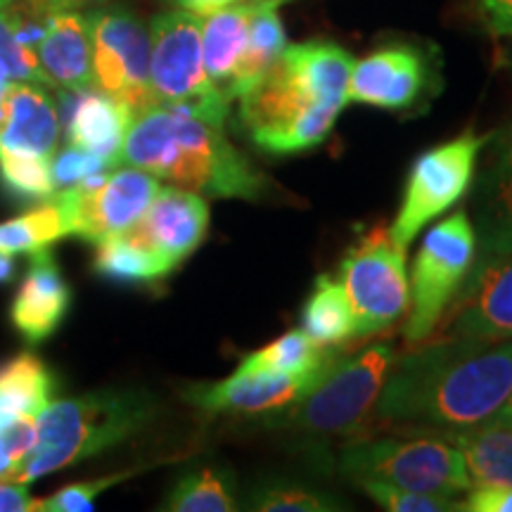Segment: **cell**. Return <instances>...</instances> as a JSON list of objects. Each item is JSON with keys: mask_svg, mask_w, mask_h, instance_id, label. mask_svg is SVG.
Segmentation results:
<instances>
[{"mask_svg": "<svg viewBox=\"0 0 512 512\" xmlns=\"http://www.w3.org/2000/svg\"><path fill=\"white\" fill-rule=\"evenodd\" d=\"M512 392V339L439 337L396 358L375 403L394 425L458 432L494 420Z\"/></svg>", "mask_w": 512, "mask_h": 512, "instance_id": "cell-1", "label": "cell"}, {"mask_svg": "<svg viewBox=\"0 0 512 512\" xmlns=\"http://www.w3.org/2000/svg\"><path fill=\"white\" fill-rule=\"evenodd\" d=\"M119 166H136L178 188L223 200H259L268 185L221 126L162 105L133 114Z\"/></svg>", "mask_w": 512, "mask_h": 512, "instance_id": "cell-2", "label": "cell"}, {"mask_svg": "<svg viewBox=\"0 0 512 512\" xmlns=\"http://www.w3.org/2000/svg\"><path fill=\"white\" fill-rule=\"evenodd\" d=\"M155 415V403L136 389H105L48 403L36 418V444L5 482L29 484L48 472L81 463L124 444Z\"/></svg>", "mask_w": 512, "mask_h": 512, "instance_id": "cell-3", "label": "cell"}, {"mask_svg": "<svg viewBox=\"0 0 512 512\" xmlns=\"http://www.w3.org/2000/svg\"><path fill=\"white\" fill-rule=\"evenodd\" d=\"M342 107L320 100L280 60L240 98V119L254 145L275 157L302 155L325 143Z\"/></svg>", "mask_w": 512, "mask_h": 512, "instance_id": "cell-4", "label": "cell"}, {"mask_svg": "<svg viewBox=\"0 0 512 512\" xmlns=\"http://www.w3.org/2000/svg\"><path fill=\"white\" fill-rule=\"evenodd\" d=\"M150 86L155 105L195 114L214 126H226L230 100L204 72L200 15L178 8L152 19Z\"/></svg>", "mask_w": 512, "mask_h": 512, "instance_id": "cell-5", "label": "cell"}, {"mask_svg": "<svg viewBox=\"0 0 512 512\" xmlns=\"http://www.w3.org/2000/svg\"><path fill=\"white\" fill-rule=\"evenodd\" d=\"M394 363L396 351L389 342L373 344L351 356L342 354L323 380L294 401L290 411L283 408L271 425L318 434L356 430L375 408Z\"/></svg>", "mask_w": 512, "mask_h": 512, "instance_id": "cell-6", "label": "cell"}, {"mask_svg": "<svg viewBox=\"0 0 512 512\" xmlns=\"http://www.w3.org/2000/svg\"><path fill=\"white\" fill-rule=\"evenodd\" d=\"M339 467L351 479H384L453 501L472 486L463 453L444 437L363 439L344 448Z\"/></svg>", "mask_w": 512, "mask_h": 512, "instance_id": "cell-7", "label": "cell"}, {"mask_svg": "<svg viewBox=\"0 0 512 512\" xmlns=\"http://www.w3.org/2000/svg\"><path fill=\"white\" fill-rule=\"evenodd\" d=\"M475 259L477 230L467 211H456L427 233L413 266V309L406 323L408 344H422L434 335L439 320L475 266Z\"/></svg>", "mask_w": 512, "mask_h": 512, "instance_id": "cell-8", "label": "cell"}, {"mask_svg": "<svg viewBox=\"0 0 512 512\" xmlns=\"http://www.w3.org/2000/svg\"><path fill=\"white\" fill-rule=\"evenodd\" d=\"M491 136L465 131L415 159L408 174L399 214L389 228L396 245L406 249L427 223L460 202L475 181L477 159Z\"/></svg>", "mask_w": 512, "mask_h": 512, "instance_id": "cell-9", "label": "cell"}, {"mask_svg": "<svg viewBox=\"0 0 512 512\" xmlns=\"http://www.w3.org/2000/svg\"><path fill=\"white\" fill-rule=\"evenodd\" d=\"M339 275L354 313V335L368 337L387 330L411 302L406 249L387 228H373L344 256Z\"/></svg>", "mask_w": 512, "mask_h": 512, "instance_id": "cell-10", "label": "cell"}, {"mask_svg": "<svg viewBox=\"0 0 512 512\" xmlns=\"http://www.w3.org/2000/svg\"><path fill=\"white\" fill-rule=\"evenodd\" d=\"M159 192V178L136 166L100 171L86 181L55 190L69 235L98 242L136 226Z\"/></svg>", "mask_w": 512, "mask_h": 512, "instance_id": "cell-11", "label": "cell"}, {"mask_svg": "<svg viewBox=\"0 0 512 512\" xmlns=\"http://www.w3.org/2000/svg\"><path fill=\"white\" fill-rule=\"evenodd\" d=\"M93 43L95 88L133 114L155 105L150 86V29L124 8H102L88 15Z\"/></svg>", "mask_w": 512, "mask_h": 512, "instance_id": "cell-12", "label": "cell"}, {"mask_svg": "<svg viewBox=\"0 0 512 512\" xmlns=\"http://www.w3.org/2000/svg\"><path fill=\"white\" fill-rule=\"evenodd\" d=\"M444 316L448 323L441 337L512 339V256L475 261Z\"/></svg>", "mask_w": 512, "mask_h": 512, "instance_id": "cell-13", "label": "cell"}, {"mask_svg": "<svg viewBox=\"0 0 512 512\" xmlns=\"http://www.w3.org/2000/svg\"><path fill=\"white\" fill-rule=\"evenodd\" d=\"M209 228V207L202 195L185 188H159L136 226L124 233L155 252L171 271L202 245Z\"/></svg>", "mask_w": 512, "mask_h": 512, "instance_id": "cell-14", "label": "cell"}, {"mask_svg": "<svg viewBox=\"0 0 512 512\" xmlns=\"http://www.w3.org/2000/svg\"><path fill=\"white\" fill-rule=\"evenodd\" d=\"M430 83L425 55L413 46H389L354 62L347 102L403 112L418 105Z\"/></svg>", "mask_w": 512, "mask_h": 512, "instance_id": "cell-15", "label": "cell"}, {"mask_svg": "<svg viewBox=\"0 0 512 512\" xmlns=\"http://www.w3.org/2000/svg\"><path fill=\"white\" fill-rule=\"evenodd\" d=\"M335 363H330V366L325 368L311 370V373L304 375L233 373L226 377V380L195 384V387H190L188 392L183 394V399L188 401L190 406H195L197 411L209 415L283 411V408L292 406L294 401L302 399L304 394H309Z\"/></svg>", "mask_w": 512, "mask_h": 512, "instance_id": "cell-16", "label": "cell"}, {"mask_svg": "<svg viewBox=\"0 0 512 512\" xmlns=\"http://www.w3.org/2000/svg\"><path fill=\"white\" fill-rule=\"evenodd\" d=\"M36 55L46 86L72 93L95 88L88 15H81L79 10H57L50 17Z\"/></svg>", "mask_w": 512, "mask_h": 512, "instance_id": "cell-17", "label": "cell"}, {"mask_svg": "<svg viewBox=\"0 0 512 512\" xmlns=\"http://www.w3.org/2000/svg\"><path fill=\"white\" fill-rule=\"evenodd\" d=\"M60 140V114L41 83L12 81L0 121V150L53 159Z\"/></svg>", "mask_w": 512, "mask_h": 512, "instance_id": "cell-18", "label": "cell"}, {"mask_svg": "<svg viewBox=\"0 0 512 512\" xmlns=\"http://www.w3.org/2000/svg\"><path fill=\"white\" fill-rule=\"evenodd\" d=\"M69 287L48 247L31 252V264L12 304V323L29 342H41L62 323L69 309Z\"/></svg>", "mask_w": 512, "mask_h": 512, "instance_id": "cell-19", "label": "cell"}, {"mask_svg": "<svg viewBox=\"0 0 512 512\" xmlns=\"http://www.w3.org/2000/svg\"><path fill=\"white\" fill-rule=\"evenodd\" d=\"M131 119L133 112L124 102L100 91V88L79 91L72 114H69V145L100 157L107 164V169H117L119 152Z\"/></svg>", "mask_w": 512, "mask_h": 512, "instance_id": "cell-20", "label": "cell"}, {"mask_svg": "<svg viewBox=\"0 0 512 512\" xmlns=\"http://www.w3.org/2000/svg\"><path fill=\"white\" fill-rule=\"evenodd\" d=\"M249 15H252V3L242 0V3L228 5V8L202 17L204 72L228 100H233L230 88H233L235 72H238L247 46Z\"/></svg>", "mask_w": 512, "mask_h": 512, "instance_id": "cell-21", "label": "cell"}, {"mask_svg": "<svg viewBox=\"0 0 512 512\" xmlns=\"http://www.w3.org/2000/svg\"><path fill=\"white\" fill-rule=\"evenodd\" d=\"M444 439L463 453L472 486H512V422L489 420L467 430L444 432Z\"/></svg>", "mask_w": 512, "mask_h": 512, "instance_id": "cell-22", "label": "cell"}, {"mask_svg": "<svg viewBox=\"0 0 512 512\" xmlns=\"http://www.w3.org/2000/svg\"><path fill=\"white\" fill-rule=\"evenodd\" d=\"M249 3H252V15H249L247 46L235 72L233 88H230L233 100H240L242 95L252 91L287 48L283 19L278 15L280 5L268 3V0H249Z\"/></svg>", "mask_w": 512, "mask_h": 512, "instance_id": "cell-23", "label": "cell"}, {"mask_svg": "<svg viewBox=\"0 0 512 512\" xmlns=\"http://www.w3.org/2000/svg\"><path fill=\"white\" fill-rule=\"evenodd\" d=\"M479 256L475 261L512 256V162L489 166L477 192Z\"/></svg>", "mask_w": 512, "mask_h": 512, "instance_id": "cell-24", "label": "cell"}, {"mask_svg": "<svg viewBox=\"0 0 512 512\" xmlns=\"http://www.w3.org/2000/svg\"><path fill=\"white\" fill-rule=\"evenodd\" d=\"M342 356L339 347H320L304 330H290L240 361L235 373L247 375H304L325 368Z\"/></svg>", "mask_w": 512, "mask_h": 512, "instance_id": "cell-25", "label": "cell"}, {"mask_svg": "<svg viewBox=\"0 0 512 512\" xmlns=\"http://www.w3.org/2000/svg\"><path fill=\"white\" fill-rule=\"evenodd\" d=\"M53 375L34 354L12 358L0 368V418L36 420L50 403Z\"/></svg>", "mask_w": 512, "mask_h": 512, "instance_id": "cell-26", "label": "cell"}, {"mask_svg": "<svg viewBox=\"0 0 512 512\" xmlns=\"http://www.w3.org/2000/svg\"><path fill=\"white\" fill-rule=\"evenodd\" d=\"M302 330L320 347H339L354 335V313L339 280L318 275L302 309Z\"/></svg>", "mask_w": 512, "mask_h": 512, "instance_id": "cell-27", "label": "cell"}, {"mask_svg": "<svg viewBox=\"0 0 512 512\" xmlns=\"http://www.w3.org/2000/svg\"><path fill=\"white\" fill-rule=\"evenodd\" d=\"M164 510L174 512H230L238 510L233 472L219 465L197 467L178 479L166 496Z\"/></svg>", "mask_w": 512, "mask_h": 512, "instance_id": "cell-28", "label": "cell"}, {"mask_svg": "<svg viewBox=\"0 0 512 512\" xmlns=\"http://www.w3.org/2000/svg\"><path fill=\"white\" fill-rule=\"evenodd\" d=\"M95 271L105 278L124 280V283H155L174 273L155 252L140 245L128 233L98 242Z\"/></svg>", "mask_w": 512, "mask_h": 512, "instance_id": "cell-29", "label": "cell"}, {"mask_svg": "<svg viewBox=\"0 0 512 512\" xmlns=\"http://www.w3.org/2000/svg\"><path fill=\"white\" fill-rule=\"evenodd\" d=\"M60 238H69L67 221L57 202L48 197L43 207L0 223V254H31Z\"/></svg>", "mask_w": 512, "mask_h": 512, "instance_id": "cell-30", "label": "cell"}, {"mask_svg": "<svg viewBox=\"0 0 512 512\" xmlns=\"http://www.w3.org/2000/svg\"><path fill=\"white\" fill-rule=\"evenodd\" d=\"M245 508L256 512H335L344 510V503L313 486L268 479L249 491Z\"/></svg>", "mask_w": 512, "mask_h": 512, "instance_id": "cell-31", "label": "cell"}, {"mask_svg": "<svg viewBox=\"0 0 512 512\" xmlns=\"http://www.w3.org/2000/svg\"><path fill=\"white\" fill-rule=\"evenodd\" d=\"M0 178L17 195L29 197V200L46 202L57 190L50 159L19 155V152L0 150Z\"/></svg>", "mask_w": 512, "mask_h": 512, "instance_id": "cell-32", "label": "cell"}, {"mask_svg": "<svg viewBox=\"0 0 512 512\" xmlns=\"http://www.w3.org/2000/svg\"><path fill=\"white\" fill-rule=\"evenodd\" d=\"M354 484L363 494H368L384 510L392 512H448L458 510V501L444 496L420 494V491L406 489V486L384 482L373 477H356Z\"/></svg>", "mask_w": 512, "mask_h": 512, "instance_id": "cell-33", "label": "cell"}, {"mask_svg": "<svg viewBox=\"0 0 512 512\" xmlns=\"http://www.w3.org/2000/svg\"><path fill=\"white\" fill-rule=\"evenodd\" d=\"M0 69L12 81H29L46 86L41 67H38L36 50L19 34L17 24L12 22L8 10H5V0L0 3Z\"/></svg>", "mask_w": 512, "mask_h": 512, "instance_id": "cell-34", "label": "cell"}, {"mask_svg": "<svg viewBox=\"0 0 512 512\" xmlns=\"http://www.w3.org/2000/svg\"><path fill=\"white\" fill-rule=\"evenodd\" d=\"M133 475H136V470L121 472V475H110V477L95 479V482L64 486V489L57 491L55 496L38 501L36 510H43V512H88V510H93L95 498H98L102 491H107L110 486L124 482V479L133 477Z\"/></svg>", "mask_w": 512, "mask_h": 512, "instance_id": "cell-35", "label": "cell"}, {"mask_svg": "<svg viewBox=\"0 0 512 512\" xmlns=\"http://www.w3.org/2000/svg\"><path fill=\"white\" fill-rule=\"evenodd\" d=\"M36 444V420L0 418V479L15 467Z\"/></svg>", "mask_w": 512, "mask_h": 512, "instance_id": "cell-36", "label": "cell"}, {"mask_svg": "<svg viewBox=\"0 0 512 512\" xmlns=\"http://www.w3.org/2000/svg\"><path fill=\"white\" fill-rule=\"evenodd\" d=\"M50 171H53V181L57 188L60 185H74L86 181L88 176L100 174V171H110L107 164L100 157L91 155V152L79 150V147H64L62 152H55L50 159Z\"/></svg>", "mask_w": 512, "mask_h": 512, "instance_id": "cell-37", "label": "cell"}, {"mask_svg": "<svg viewBox=\"0 0 512 512\" xmlns=\"http://www.w3.org/2000/svg\"><path fill=\"white\" fill-rule=\"evenodd\" d=\"M458 510L467 512H512V486L510 484H475Z\"/></svg>", "mask_w": 512, "mask_h": 512, "instance_id": "cell-38", "label": "cell"}, {"mask_svg": "<svg viewBox=\"0 0 512 512\" xmlns=\"http://www.w3.org/2000/svg\"><path fill=\"white\" fill-rule=\"evenodd\" d=\"M486 29L498 38H512V0H479Z\"/></svg>", "mask_w": 512, "mask_h": 512, "instance_id": "cell-39", "label": "cell"}, {"mask_svg": "<svg viewBox=\"0 0 512 512\" xmlns=\"http://www.w3.org/2000/svg\"><path fill=\"white\" fill-rule=\"evenodd\" d=\"M38 501L29 496L27 484L0 479V512H29L36 510Z\"/></svg>", "mask_w": 512, "mask_h": 512, "instance_id": "cell-40", "label": "cell"}, {"mask_svg": "<svg viewBox=\"0 0 512 512\" xmlns=\"http://www.w3.org/2000/svg\"><path fill=\"white\" fill-rule=\"evenodd\" d=\"M181 10H188L192 15H211V12L228 8V5L242 3V0H174Z\"/></svg>", "mask_w": 512, "mask_h": 512, "instance_id": "cell-41", "label": "cell"}, {"mask_svg": "<svg viewBox=\"0 0 512 512\" xmlns=\"http://www.w3.org/2000/svg\"><path fill=\"white\" fill-rule=\"evenodd\" d=\"M48 8L57 12V10H81V8H91V5H102L107 0H46Z\"/></svg>", "mask_w": 512, "mask_h": 512, "instance_id": "cell-42", "label": "cell"}, {"mask_svg": "<svg viewBox=\"0 0 512 512\" xmlns=\"http://www.w3.org/2000/svg\"><path fill=\"white\" fill-rule=\"evenodd\" d=\"M496 145V157L498 162H512V124L505 128V131L498 136Z\"/></svg>", "mask_w": 512, "mask_h": 512, "instance_id": "cell-43", "label": "cell"}, {"mask_svg": "<svg viewBox=\"0 0 512 512\" xmlns=\"http://www.w3.org/2000/svg\"><path fill=\"white\" fill-rule=\"evenodd\" d=\"M12 86V79L0 69V121L5 117V102H8V91Z\"/></svg>", "mask_w": 512, "mask_h": 512, "instance_id": "cell-44", "label": "cell"}, {"mask_svg": "<svg viewBox=\"0 0 512 512\" xmlns=\"http://www.w3.org/2000/svg\"><path fill=\"white\" fill-rule=\"evenodd\" d=\"M12 273H15V261H12V256L0 254V283L10 280Z\"/></svg>", "mask_w": 512, "mask_h": 512, "instance_id": "cell-45", "label": "cell"}, {"mask_svg": "<svg viewBox=\"0 0 512 512\" xmlns=\"http://www.w3.org/2000/svg\"><path fill=\"white\" fill-rule=\"evenodd\" d=\"M494 420H503V422H512V392L508 396V401H505V406L498 411V415Z\"/></svg>", "mask_w": 512, "mask_h": 512, "instance_id": "cell-46", "label": "cell"}, {"mask_svg": "<svg viewBox=\"0 0 512 512\" xmlns=\"http://www.w3.org/2000/svg\"><path fill=\"white\" fill-rule=\"evenodd\" d=\"M268 3H275V5H283L285 0H268Z\"/></svg>", "mask_w": 512, "mask_h": 512, "instance_id": "cell-47", "label": "cell"}, {"mask_svg": "<svg viewBox=\"0 0 512 512\" xmlns=\"http://www.w3.org/2000/svg\"><path fill=\"white\" fill-rule=\"evenodd\" d=\"M0 3H3V0H0Z\"/></svg>", "mask_w": 512, "mask_h": 512, "instance_id": "cell-48", "label": "cell"}]
</instances>
